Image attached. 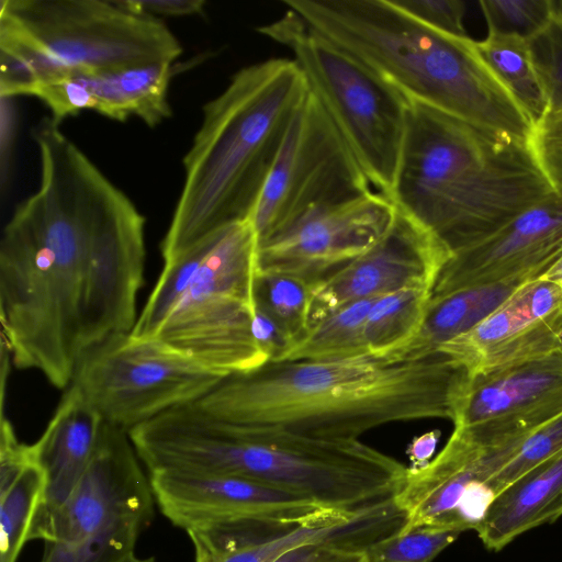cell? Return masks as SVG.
<instances>
[{"mask_svg":"<svg viewBox=\"0 0 562 562\" xmlns=\"http://www.w3.org/2000/svg\"><path fill=\"white\" fill-rule=\"evenodd\" d=\"M59 125L33 131L41 181L2 233L0 310L13 364L63 390L86 349L133 329L146 248L145 217Z\"/></svg>","mask_w":562,"mask_h":562,"instance_id":"6da1fadb","label":"cell"},{"mask_svg":"<svg viewBox=\"0 0 562 562\" xmlns=\"http://www.w3.org/2000/svg\"><path fill=\"white\" fill-rule=\"evenodd\" d=\"M469 380L441 351L400 361H269L226 376L192 404L231 425L352 441L392 423L453 422Z\"/></svg>","mask_w":562,"mask_h":562,"instance_id":"7a4b0ae2","label":"cell"},{"mask_svg":"<svg viewBox=\"0 0 562 562\" xmlns=\"http://www.w3.org/2000/svg\"><path fill=\"white\" fill-rule=\"evenodd\" d=\"M133 440L149 473L247 477L346 513L393 499L407 472L402 462L360 439L327 441L231 425L193 404L140 425Z\"/></svg>","mask_w":562,"mask_h":562,"instance_id":"3957f363","label":"cell"},{"mask_svg":"<svg viewBox=\"0 0 562 562\" xmlns=\"http://www.w3.org/2000/svg\"><path fill=\"white\" fill-rule=\"evenodd\" d=\"M555 192L531 143L407 100L394 206L452 252Z\"/></svg>","mask_w":562,"mask_h":562,"instance_id":"277c9868","label":"cell"},{"mask_svg":"<svg viewBox=\"0 0 562 562\" xmlns=\"http://www.w3.org/2000/svg\"><path fill=\"white\" fill-rule=\"evenodd\" d=\"M308 91L294 59L271 58L238 70L204 104L183 157L184 182L161 241L169 261L224 227L248 220Z\"/></svg>","mask_w":562,"mask_h":562,"instance_id":"5b68a950","label":"cell"},{"mask_svg":"<svg viewBox=\"0 0 562 562\" xmlns=\"http://www.w3.org/2000/svg\"><path fill=\"white\" fill-rule=\"evenodd\" d=\"M282 2L407 100L531 143L533 123L471 37L437 31L393 0Z\"/></svg>","mask_w":562,"mask_h":562,"instance_id":"8992f818","label":"cell"},{"mask_svg":"<svg viewBox=\"0 0 562 562\" xmlns=\"http://www.w3.org/2000/svg\"><path fill=\"white\" fill-rule=\"evenodd\" d=\"M0 52L30 91L71 71L172 64L182 53L159 19L119 0H1Z\"/></svg>","mask_w":562,"mask_h":562,"instance_id":"52a82bcc","label":"cell"},{"mask_svg":"<svg viewBox=\"0 0 562 562\" xmlns=\"http://www.w3.org/2000/svg\"><path fill=\"white\" fill-rule=\"evenodd\" d=\"M258 31L292 50L308 90L333 120L370 184L389 198L404 142L407 99L291 10Z\"/></svg>","mask_w":562,"mask_h":562,"instance_id":"ba28073f","label":"cell"},{"mask_svg":"<svg viewBox=\"0 0 562 562\" xmlns=\"http://www.w3.org/2000/svg\"><path fill=\"white\" fill-rule=\"evenodd\" d=\"M258 238L249 220L221 229L156 337L227 375L270 361L252 335Z\"/></svg>","mask_w":562,"mask_h":562,"instance_id":"9c48e42d","label":"cell"},{"mask_svg":"<svg viewBox=\"0 0 562 562\" xmlns=\"http://www.w3.org/2000/svg\"><path fill=\"white\" fill-rule=\"evenodd\" d=\"M128 434L103 422L92 461L67 502L29 533L40 562H120L154 518L155 497Z\"/></svg>","mask_w":562,"mask_h":562,"instance_id":"30bf717a","label":"cell"},{"mask_svg":"<svg viewBox=\"0 0 562 562\" xmlns=\"http://www.w3.org/2000/svg\"><path fill=\"white\" fill-rule=\"evenodd\" d=\"M226 376L157 338L136 339L122 333L81 353L69 386L103 422L128 432L199 401Z\"/></svg>","mask_w":562,"mask_h":562,"instance_id":"8fae6325","label":"cell"},{"mask_svg":"<svg viewBox=\"0 0 562 562\" xmlns=\"http://www.w3.org/2000/svg\"><path fill=\"white\" fill-rule=\"evenodd\" d=\"M373 192L351 149L308 90L248 220L258 244L314 210Z\"/></svg>","mask_w":562,"mask_h":562,"instance_id":"7c38bea8","label":"cell"},{"mask_svg":"<svg viewBox=\"0 0 562 562\" xmlns=\"http://www.w3.org/2000/svg\"><path fill=\"white\" fill-rule=\"evenodd\" d=\"M149 480L160 512L187 532L229 526L282 531L346 520L360 512L328 508L240 476L156 471Z\"/></svg>","mask_w":562,"mask_h":562,"instance_id":"4fadbf2b","label":"cell"},{"mask_svg":"<svg viewBox=\"0 0 562 562\" xmlns=\"http://www.w3.org/2000/svg\"><path fill=\"white\" fill-rule=\"evenodd\" d=\"M561 413L558 348L470 378L452 423L508 462L526 438Z\"/></svg>","mask_w":562,"mask_h":562,"instance_id":"5bb4252c","label":"cell"},{"mask_svg":"<svg viewBox=\"0 0 562 562\" xmlns=\"http://www.w3.org/2000/svg\"><path fill=\"white\" fill-rule=\"evenodd\" d=\"M395 213L392 201L379 192L314 210L258 244L257 273H286L315 282L372 248Z\"/></svg>","mask_w":562,"mask_h":562,"instance_id":"9a60e30c","label":"cell"},{"mask_svg":"<svg viewBox=\"0 0 562 562\" xmlns=\"http://www.w3.org/2000/svg\"><path fill=\"white\" fill-rule=\"evenodd\" d=\"M506 459L453 428L445 447L420 469L407 468L394 496L405 514L403 530L428 526L474 530L495 497L490 481Z\"/></svg>","mask_w":562,"mask_h":562,"instance_id":"2e32d148","label":"cell"},{"mask_svg":"<svg viewBox=\"0 0 562 562\" xmlns=\"http://www.w3.org/2000/svg\"><path fill=\"white\" fill-rule=\"evenodd\" d=\"M452 255L432 233L396 209L390 228L372 248L313 282L310 327L363 299L404 288L432 291Z\"/></svg>","mask_w":562,"mask_h":562,"instance_id":"e0dca14e","label":"cell"},{"mask_svg":"<svg viewBox=\"0 0 562 562\" xmlns=\"http://www.w3.org/2000/svg\"><path fill=\"white\" fill-rule=\"evenodd\" d=\"M562 256V193L553 192L483 239L454 251L431 295L541 277Z\"/></svg>","mask_w":562,"mask_h":562,"instance_id":"ac0fdd59","label":"cell"},{"mask_svg":"<svg viewBox=\"0 0 562 562\" xmlns=\"http://www.w3.org/2000/svg\"><path fill=\"white\" fill-rule=\"evenodd\" d=\"M406 524L394 498L362 509L349 519L305 525L261 536L247 526L214 527L189 531L195 562H273L305 546H341L367 550Z\"/></svg>","mask_w":562,"mask_h":562,"instance_id":"d6986e66","label":"cell"},{"mask_svg":"<svg viewBox=\"0 0 562 562\" xmlns=\"http://www.w3.org/2000/svg\"><path fill=\"white\" fill-rule=\"evenodd\" d=\"M172 64H151L106 71H71L35 87L40 99L58 124L83 110L115 121L130 116L155 126L171 115L168 87Z\"/></svg>","mask_w":562,"mask_h":562,"instance_id":"ffe728a7","label":"cell"},{"mask_svg":"<svg viewBox=\"0 0 562 562\" xmlns=\"http://www.w3.org/2000/svg\"><path fill=\"white\" fill-rule=\"evenodd\" d=\"M521 285L492 314L437 351L458 361L472 378L561 348L562 319L537 318L526 303Z\"/></svg>","mask_w":562,"mask_h":562,"instance_id":"44dd1931","label":"cell"},{"mask_svg":"<svg viewBox=\"0 0 562 562\" xmlns=\"http://www.w3.org/2000/svg\"><path fill=\"white\" fill-rule=\"evenodd\" d=\"M102 424L80 393L68 386L45 430L32 443L45 472L46 487L30 531L75 492L92 461Z\"/></svg>","mask_w":562,"mask_h":562,"instance_id":"7402d4cb","label":"cell"},{"mask_svg":"<svg viewBox=\"0 0 562 562\" xmlns=\"http://www.w3.org/2000/svg\"><path fill=\"white\" fill-rule=\"evenodd\" d=\"M562 516V451L539 463L499 492L475 527L491 551Z\"/></svg>","mask_w":562,"mask_h":562,"instance_id":"603a6c76","label":"cell"},{"mask_svg":"<svg viewBox=\"0 0 562 562\" xmlns=\"http://www.w3.org/2000/svg\"><path fill=\"white\" fill-rule=\"evenodd\" d=\"M46 476L33 445L21 442L1 414L0 427V562H16L29 541L42 503Z\"/></svg>","mask_w":562,"mask_h":562,"instance_id":"cb8c5ba5","label":"cell"},{"mask_svg":"<svg viewBox=\"0 0 562 562\" xmlns=\"http://www.w3.org/2000/svg\"><path fill=\"white\" fill-rule=\"evenodd\" d=\"M525 282H505L464 288L431 295L417 336L390 361L416 359L446 341L470 330L504 302Z\"/></svg>","mask_w":562,"mask_h":562,"instance_id":"d4e9b609","label":"cell"},{"mask_svg":"<svg viewBox=\"0 0 562 562\" xmlns=\"http://www.w3.org/2000/svg\"><path fill=\"white\" fill-rule=\"evenodd\" d=\"M431 290L404 288L378 296L371 306L363 329L369 357L390 361L418 334Z\"/></svg>","mask_w":562,"mask_h":562,"instance_id":"484cf974","label":"cell"},{"mask_svg":"<svg viewBox=\"0 0 562 562\" xmlns=\"http://www.w3.org/2000/svg\"><path fill=\"white\" fill-rule=\"evenodd\" d=\"M350 303L312 325L276 361H327L369 357L363 341L364 324L375 299Z\"/></svg>","mask_w":562,"mask_h":562,"instance_id":"4316f807","label":"cell"},{"mask_svg":"<svg viewBox=\"0 0 562 562\" xmlns=\"http://www.w3.org/2000/svg\"><path fill=\"white\" fill-rule=\"evenodd\" d=\"M476 46L495 75L536 125L549 113L550 103L532 60L528 41L487 33Z\"/></svg>","mask_w":562,"mask_h":562,"instance_id":"83f0119b","label":"cell"},{"mask_svg":"<svg viewBox=\"0 0 562 562\" xmlns=\"http://www.w3.org/2000/svg\"><path fill=\"white\" fill-rule=\"evenodd\" d=\"M217 233L182 255L164 262L159 279L130 333L133 338L150 339L156 337L168 315L194 280L215 243Z\"/></svg>","mask_w":562,"mask_h":562,"instance_id":"f1b7e54d","label":"cell"},{"mask_svg":"<svg viewBox=\"0 0 562 562\" xmlns=\"http://www.w3.org/2000/svg\"><path fill=\"white\" fill-rule=\"evenodd\" d=\"M312 284L313 282L293 274H256V305L278 323L291 345L310 328Z\"/></svg>","mask_w":562,"mask_h":562,"instance_id":"f546056e","label":"cell"},{"mask_svg":"<svg viewBox=\"0 0 562 562\" xmlns=\"http://www.w3.org/2000/svg\"><path fill=\"white\" fill-rule=\"evenodd\" d=\"M461 532L415 527L389 536L367 549L370 562H432Z\"/></svg>","mask_w":562,"mask_h":562,"instance_id":"4dcf8cb0","label":"cell"},{"mask_svg":"<svg viewBox=\"0 0 562 562\" xmlns=\"http://www.w3.org/2000/svg\"><path fill=\"white\" fill-rule=\"evenodd\" d=\"M487 33L530 41L552 19L551 0H481Z\"/></svg>","mask_w":562,"mask_h":562,"instance_id":"1f68e13d","label":"cell"},{"mask_svg":"<svg viewBox=\"0 0 562 562\" xmlns=\"http://www.w3.org/2000/svg\"><path fill=\"white\" fill-rule=\"evenodd\" d=\"M562 451V413L526 438L513 458L490 481L496 496L519 476Z\"/></svg>","mask_w":562,"mask_h":562,"instance_id":"d6a6232c","label":"cell"},{"mask_svg":"<svg viewBox=\"0 0 562 562\" xmlns=\"http://www.w3.org/2000/svg\"><path fill=\"white\" fill-rule=\"evenodd\" d=\"M528 44L550 111L555 110L562 106V18L552 15L547 26Z\"/></svg>","mask_w":562,"mask_h":562,"instance_id":"836d02e7","label":"cell"},{"mask_svg":"<svg viewBox=\"0 0 562 562\" xmlns=\"http://www.w3.org/2000/svg\"><path fill=\"white\" fill-rule=\"evenodd\" d=\"M531 146L553 189L562 193V106L536 125Z\"/></svg>","mask_w":562,"mask_h":562,"instance_id":"e575fe53","label":"cell"},{"mask_svg":"<svg viewBox=\"0 0 562 562\" xmlns=\"http://www.w3.org/2000/svg\"><path fill=\"white\" fill-rule=\"evenodd\" d=\"M424 24L451 35L468 36L464 26L465 3L460 0H393Z\"/></svg>","mask_w":562,"mask_h":562,"instance_id":"d590c367","label":"cell"},{"mask_svg":"<svg viewBox=\"0 0 562 562\" xmlns=\"http://www.w3.org/2000/svg\"><path fill=\"white\" fill-rule=\"evenodd\" d=\"M252 335L270 361H276L291 345L278 323L257 305L252 318Z\"/></svg>","mask_w":562,"mask_h":562,"instance_id":"8d00e7d4","label":"cell"},{"mask_svg":"<svg viewBox=\"0 0 562 562\" xmlns=\"http://www.w3.org/2000/svg\"><path fill=\"white\" fill-rule=\"evenodd\" d=\"M126 9L147 16H186L201 14L203 0H119Z\"/></svg>","mask_w":562,"mask_h":562,"instance_id":"74e56055","label":"cell"},{"mask_svg":"<svg viewBox=\"0 0 562 562\" xmlns=\"http://www.w3.org/2000/svg\"><path fill=\"white\" fill-rule=\"evenodd\" d=\"M440 438V431L435 429L413 438L406 449L412 469H420L428 464L435 453Z\"/></svg>","mask_w":562,"mask_h":562,"instance_id":"f35d334b","label":"cell"},{"mask_svg":"<svg viewBox=\"0 0 562 562\" xmlns=\"http://www.w3.org/2000/svg\"><path fill=\"white\" fill-rule=\"evenodd\" d=\"M311 562H370L367 550L328 546L324 547Z\"/></svg>","mask_w":562,"mask_h":562,"instance_id":"ab89813d","label":"cell"},{"mask_svg":"<svg viewBox=\"0 0 562 562\" xmlns=\"http://www.w3.org/2000/svg\"><path fill=\"white\" fill-rule=\"evenodd\" d=\"M324 547L328 546L300 547L284 553L273 562H311Z\"/></svg>","mask_w":562,"mask_h":562,"instance_id":"60d3db41","label":"cell"},{"mask_svg":"<svg viewBox=\"0 0 562 562\" xmlns=\"http://www.w3.org/2000/svg\"><path fill=\"white\" fill-rule=\"evenodd\" d=\"M539 278L550 281L562 289V256Z\"/></svg>","mask_w":562,"mask_h":562,"instance_id":"b9f144b4","label":"cell"},{"mask_svg":"<svg viewBox=\"0 0 562 562\" xmlns=\"http://www.w3.org/2000/svg\"><path fill=\"white\" fill-rule=\"evenodd\" d=\"M120 562H157L155 560V558H138L137 555H135L134 552L130 553L128 555H126L122 561Z\"/></svg>","mask_w":562,"mask_h":562,"instance_id":"7bdbcfd3","label":"cell"},{"mask_svg":"<svg viewBox=\"0 0 562 562\" xmlns=\"http://www.w3.org/2000/svg\"><path fill=\"white\" fill-rule=\"evenodd\" d=\"M552 15L562 18V0H551Z\"/></svg>","mask_w":562,"mask_h":562,"instance_id":"ee69618b","label":"cell"},{"mask_svg":"<svg viewBox=\"0 0 562 562\" xmlns=\"http://www.w3.org/2000/svg\"><path fill=\"white\" fill-rule=\"evenodd\" d=\"M559 342H560V347L562 349V323H561L560 328H559Z\"/></svg>","mask_w":562,"mask_h":562,"instance_id":"f6af8a7d","label":"cell"}]
</instances>
